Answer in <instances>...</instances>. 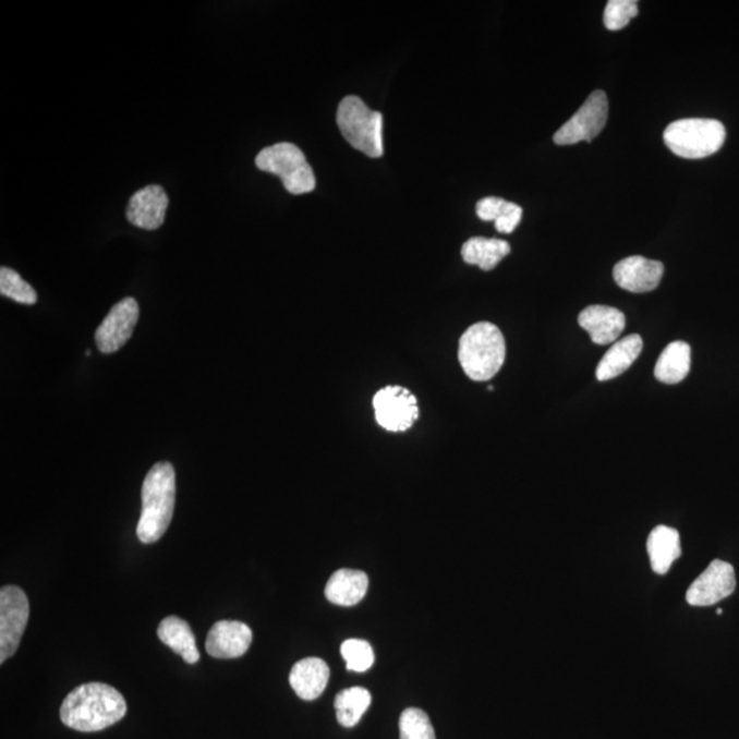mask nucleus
Returning a JSON list of instances; mask_svg holds the SVG:
<instances>
[{
    "label": "nucleus",
    "instance_id": "f257e3e1",
    "mask_svg": "<svg viewBox=\"0 0 739 739\" xmlns=\"http://www.w3.org/2000/svg\"><path fill=\"white\" fill-rule=\"evenodd\" d=\"M126 712V701L117 689L93 682L72 690L63 700L59 716L73 730L95 732L116 725Z\"/></svg>",
    "mask_w": 739,
    "mask_h": 739
},
{
    "label": "nucleus",
    "instance_id": "f03ea898",
    "mask_svg": "<svg viewBox=\"0 0 739 739\" xmlns=\"http://www.w3.org/2000/svg\"><path fill=\"white\" fill-rule=\"evenodd\" d=\"M175 505V471L169 462H160L148 471L142 487V516L137 537L143 544H154L163 537L173 519Z\"/></svg>",
    "mask_w": 739,
    "mask_h": 739
},
{
    "label": "nucleus",
    "instance_id": "7ed1b4c3",
    "mask_svg": "<svg viewBox=\"0 0 739 739\" xmlns=\"http://www.w3.org/2000/svg\"><path fill=\"white\" fill-rule=\"evenodd\" d=\"M506 340L490 323L470 326L460 337L459 362L465 376L473 381H489L506 362Z\"/></svg>",
    "mask_w": 739,
    "mask_h": 739
},
{
    "label": "nucleus",
    "instance_id": "20e7f679",
    "mask_svg": "<svg viewBox=\"0 0 739 739\" xmlns=\"http://www.w3.org/2000/svg\"><path fill=\"white\" fill-rule=\"evenodd\" d=\"M725 141V125L711 118H685L669 123L664 131L666 146L685 159L711 157L719 152Z\"/></svg>",
    "mask_w": 739,
    "mask_h": 739
},
{
    "label": "nucleus",
    "instance_id": "39448f33",
    "mask_svg": "<svg viewBox=\"0 0 739 739\" xmlns=\"http://www.w3.org/2000/svg\"><path fill=\"white\" fill-rule=\"evenodd\" d=\"M337 125L340 128L342 137L358 152L370 158L383 157L381 112L368 109V106L358 96H346L337 110Z\"/></svg>",
    "mask_w": 739,
    "mask_h": 739
},
{
    "label": "nucleus",
    "instance_id": "423d86ee",
    "mask_svg": "<svg viewBox=\"0 0 739 739\" xmlns=\"http://www.w3.org/2000/svg\"><path fill=\"white\" fill-rule=\"evenodd\" d=\"M256 168L280 177L283 186L292 195L313 192L317 186L314 170L302 149L292 143H277L256 155Z\"/></svg>",
    "mask_w": 739,
    "mask_h": 739
},
{
    "label": "nucleus",
    "instance_id": "0eeeda50",
    "mask_svg": "<svg viewBox=\"0 0 739 739\" xmlns=\"http://www.w3.org/2000/svg\"><path fill=\"white\" fill-rule=\"evenodd\" d=\"M29 619V602L23 589L3 586L0 591V663L17 652Z\"/></svg>",
    "mask_w": 739,
    "mask_h": 739
},
{
    "label": "nucleus",
    "instance_id": "6e6552de",
    "mask_svg": "<svg viewBox=\"0 0 739 739\" xmlns=\"http://www.w3.org/2000/svg\"><path fill=\"white\" fill-rule=\"evenodd\" d=\"M608 98L603 90L589 95L581 109L555 133L558 146H572L580 142L591 143L604 130L608 120Z\"/></svg>",
    "mask_w": 739,
    "mask_h": 739
},
{
    "label": "nucleus",
    "instance_id": "1a4fd4ad",
    "mask_svg": "<svg viewBox=\"0 0 739 739\" xmlns=\"http://www.w3.org/2000/svg\"><path fill=\"white\" fill-rule=\"evenodd\" d=\"M373 405L378 425L392 433L409 431L420 416L415 396L401 387L378 390Z\"/></svg>",
    "mask_w": 739,
    "mask_h": 739
},
{
    "label": "nucleus",
    "instance_id": "9d476101",
    "mask_svg": "<svg viewBox=\"0 0 739 739\" xmlns=\"http://www.w3.org/2000/svg\"><path fill=\"white\" fill-rule=\"evenodd\" d=\"M138 303L133 298H126L112 305L104 323L96 329L95 341L101 353L120 351L131 339L138 323Z\"/></svg>",
    "mask_w": 739,
    "mask_h": 739
},
{
    "label": "nucleus",
    "instance_id": "9b49d317",
    "mask_svg": "<svg viewBox=\"0 0 739 739\" xmlns=\"http://www.w3.org/2000/svg\"><path fill=\"white\" fill-rule=\"evenodd\" d=\"M736 572L726 561L714 560L688 589L687 599L694 607H708L736 591Z\"/></svg>",
    "mask_w": 739,
    "mask_h": 739
},
{
    "label": "nucleus",
    "instance_id": "f8f14e48",
    "mask_svg": "<svg viewBox=\"0 0 739 739\" xmlns=\"http://www.w3.org/2000/svg\"><path fill=\"white\" fill-rule=\"evenodd\" d=\"M664 275V265L644 256H629L614 267L615 282L625 291L646 293L655 291Z\"/></svg>",
    "mask_w": 739,
    "mask_h": 739
},
{
    "label": "nucleus",
    "instance_id": "ddd939ff",
    "mask_svg": "<svg viewBox=\"0 0 739 739\" xmlns=\"http://www.w3.org/2000/svg\"><path fill=\"white\" fill-rule=\"evenodd\" d=\"M253 642V630L238 620H219L208 631L206 651L216 658H238L245 655Z\"/></svg>",
    "mask_w": 739,
    "mask_h": 739
},
{
    "label": "nucleus",
    "instance_id": "4468645a",
    "mask_svg": "<svg viewBox=\"0 0 739 739\" xmlns=\"http://www.w3.org/2000/svg\"><path fill=\"white\" fill-rule=\"evenodd\" d=\"M168 207L169 196L163 186L148 185L135 192V195L131 197L126 208V218L137 228L157 230L165 222Z\"/></svg>",
    "mask_w": 739,
    "mask_h": 739
},
{
    "label": "nucleus",
    "instance_id": "2eb2a0df",
    "mask_svg": "<svg viewBox=\"0 0 739 739\" xmlns=\"http://www.w3.org/2000/svg\"><path fill=\"white\" fill-rule=\"evenodd\" d=\"M578 324L591 336L594 344L608 346L618 341L626 328L625 314L608 305H589L578 315Z\"/></svg>",
    "mask_w": 739,
    "mask_h": 739
},
{
    "label": "nucleus",
    "instance_id": "dca6fc26",
    "mask_svg": "<svg viewBox=\"0 0 739 739\" xmlns=\"http://www.w3.org/2000/svg\"><path fill=\"white\" fill-rule=\"evenodd\" d=\"M329 678L330 669L323 658L307 657L294 664L289 683L300 699L313 701L325 692Z\"/></svg>",
    "mask_w": 739,
    "mask_h": 739
},
{
    "label": "nucleus",
    "instance_id": "f3484780",
    "mask_svg": "<svg viewBox=\"0 0 739 739\" xmlns=\"http://www.w3.org/2000/svg\"><path fill=\"white\" fill-rule=\"evenodd\" d=\"M642 348H644V341L640 335H629L614 342L598 363L596 370L598 381H609L623 374L640 356Z\"/></svg>",
    "mask_w": 739,
    "mask_h": 739
},
{
    "label": "nucleus",
    "instance_id": "a211bd4d",
    "mask_svg": "<svg viewBox=\"0 0 739 739\" xmlns=\"http://www.w3.org/2000/svg\"><path fill=\"white\" fill-rule=\"evenodd\" d=\"M368 591L366 572L341 569L330 577L325 587V596L331 604L352 607L361 603Z\"/></svg>",
    "mask_w": 739,
    "mask_h": 739
},
{
    "label": "nucleus",
    "instance_id": "6ab92c4d",
    "mask_svg": "<svg viewBox=\"0 0 739 739\" xmlns=\"http://www.w3.org/2000/svg\"><path fill=\"white\" fill-rule=\"evenodd\" d=\"M652 570L658 576L667 574L675 560L681 558V537L678 530L657 526L652 530L646 543Z\"/></svg>",
    "mask_w": 739,
    "mask_h": 739
},
{
    "label": "nucleus",
    "instance_id": "aec40b11",
    "mask_svg": "<svg viewBox=\"0 0 739 739\" xmlns=\"http://www.w3.org/2000/svg\"><path fill=\"white\" fill-rule=\"evenodd\" d=\"M159 640L177 655L184 658L185 663L195 664L199 662L201 652L197 650L194 631L184 619L179 616H168L158 628Z\"/></svg>",
    "mask_w": 739,
    "mask_h": 739
},
{
    "label": "nucleus",
    "instance_id": "412c9836",
    "mask_svg": "<svg viewBox=\"0 0 739 739\" xmlns=\"http://www.w3.org/2000/svg\"><path fill=\"white\" fill-rule=\"evenodd\" d=\"M692 350L685 341H674L664 348L655 366V377L663 384L682 383L690 372Z\"/></svg>",
    "mask_w": 739,
    "mask_h": 739
},
{
    "label": "nucleus",
    "instance_id": "4be33fe9",
    "mask_svg": "<svg viewBox=\"0 0 739 739\" xmlns=\"http://www.w3.org/2000/svg\"><path fill=\"white\" fill-rule=\"evenodd\" d=\"M511 253V245L506 240L473 238L462 246V256L465 264L478 266L484 271H490Z\"/></svg>",
    "mask_w": 739,
    "mask_h": 739
},
{
    "label": "nucleus",
    "instance_id": "5701e85b",
    "mask_svg": "<svg viewBox=\"0 0 739 739\" xmlns=\"http://www.w3.org/2000/svg\"><path fill=\"white\" fill-rule=\"evenodd\" d=\"M476 216L482 221L495 222L497 232L510 234L521 223L523 210L516 203L490 196L476 203Z\"/></svg>",
    "mask_w": 739,
    "mask_h": 739
},
{
    "label": "nucleus",
    "instance_id": "b1692460",
    "mask_svg": "<svg viewBox=\"0 0 739 739\" xmlns=\"http://www.w3.org/2000/svg\"><path fill=\"white\" fill-rule=\"evenodd\" d=\"M370 705L372 694L367 689L359 687L344 689L335 700L337 720L347 728L355 727Z\"/></svg>",
    "mask_w": 739,
    "mask_h": 739
},
{
    "label": "nucleus",
    "instance_id": "393cba45",
    "mask_svg": "<svg viewBox=\"0 0 739 739\" xmlns=\"http://www.w3.org/2000/svg\"><path fill=\"white\" fill-rule=\"evenodd\" d=\"M0 293L20 304L34 305L37 302V293L34 287L23 280L17 271L9 269V267L0 269Z\"/></svg>",
    "mask_w": 739,
    "mask_h": 739
},
{
    "label": "nucleus",
    "instance_id": "a878e982",
    "mask_svg": "<svg viewBox=\"0 0 739 739\" xmlns=\"http://www.w3.org/2000/svg\"><path fill=\"white\" fill-rule=\"evenodd\" d=\"M400 739H436L435 728L425 711L407 708L399 720Z\"/></svg>",
    "mask_w": 739,
    "mask_h": 739
},
{
    "label": "nucleus",
    "instance_id": "bb28decb",
    "mask_svg": "<svg viewBox=\"0 0 739 739\" xmlns=\"http://www.w3.org/2000/svg\"><path fill=\"white\" fill-rule=\"evenodd\" d=\"M341 656L347 663V668L355 673H366L376 661L372 645L359 639L342 642Z\"/></svg>",
    "mask_w": 739,
    "mask_h": 739
},
{
    "label": "nucleus",
    "instance_id": "cd10ccee",
    "mask_svg": "<svg viewBox=\"0 0 739 739\" xmlns=\"http://www.w3.org/2000/svg\"><path fill=\"white\" fill-rule=\"evenodd\" d=\"M639 14V3L634 0H609L604 12V25L608 31H620Z\"/></svg>",
    "mask_w": 739,
    "mask_h": 739
},
{
    "label": "nucleus",
    "instance_id": "c85d7f7f",
    "mask_svg": "<svg viewBox=\"0 0 739 739\" xmlns=\"http://www.w3.org/2000/svg\"><path fill=\"white\" fill-rule=\"evenodd\" d=\"M716 614H717V615H722V614H723V610H722V609H717V610H716Z\"/></svg>",
    "mask_w": 739,
    "mask_h": 739
}]
</instances>
